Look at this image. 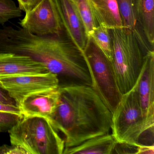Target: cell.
<instances>
[{"instance_id":"cell-24","label":"cell","mask_w":154,"mask_h":154,"mask_svg":"<svg viewBox=\"0 0 154 154\" xmlns=\"http://www.w3.org/2000/svg\"><path fill=\"white\" fill-rule=\"evenodd\" d=\"M154 145H139L137 154H154Z\"/></svg>"},{"instance_id":"cell-8","label":"cell","mask_w":154,"mask_h":154,"mask_svg":"<svg viewBox=\"0 0 154 154\" xmlns=\"http://www.w3.org/2000/svg\"><path fill=\"white\" fill-rule=\"evenodd\" d=\"M63 30L68 38L83 52L89 38L73 0H53Z\"/></svg>"},{"instance_id":"cell-4","label":"cell","mask_w":154,"mask_h":154,"mask_svg":"<svg viewBox=\"0 0 154 154\" xmlns=\"http://www.w3.org/2000/svg\"><path fill=\"white\" fill-rule=\"evenodd\" d=\"M11 145L27 154H63L65 141L51 119L22 117L8 131Z\"/></svg>"},{"instance_id":"cell-15","label":"cell","mask_w":154,"mask_h":154,"mask_svg":"<svg viewBox=\"0 0 154 154\" xmlns=\"http://www.w3.org/2000/svg\"><path fill=\"white\" fill-rule=\"evenodd\" d=\"M81 17L88 38L99 26L94 15L89 0H73Z\"/></svg>"},{"instance_id":"cell-21","label":"cell","mask_w":154,"mask_h":154,"mask_svg":"<svg viewBox=\"0 0 154 154\" xmlns=\"http://www.w3.org/2000/svg\"><path fill=\"white\" fill-rule=\"evenodd\" d=\"M0 154H27L26 152L17 146L3 145L0 146Z\"/></svg>"},{"instance_id":"cell-14","label":"cell","mask_w":154,"mask_h":154,"mask_svg":"<svg viewBox=\"0 0 154 154\" xmlns=\"http://www.w3.org/2000/svg\"><path fill=\"white\" fill-rule=\"evenodd\" d=\"M137 21L149 44H154V0H137Z\"/></svg>"},{"instance_id":"cell-17","label":"cell","mask_w":154,"mask_h":154,"mask_svg":"<svg viewBox=\"0 0 154 154\" xmlns=\"http://www.w3.org/2000/svg\"><path fill=\"white\" fill-rule=\"evenodd\" d=\"M90 37L93 39L97 46L106 57L111 61L112 48L109 29L104 26H98Z\"/></svg>"},{"instance_id":"cell-9","label":"cell","mask_w":154,"mask_h":154,"mask_svg":"<svg viewBox=\"0 0 154 154\" xmlns=\"http://www.w3.org/2000/svg\"><path fill=\"white\" fill-rule=\"evenodd\" d=\"M59 87L33 94L25 98L19 106L23 117L50 119L59 103Z\"/></svg>"},{"instance_id":"cell-12","label":"cell","mask_w":154,"mask_h":154,"mask_svg":"<svg viewBox=\"0 0 154 154\" xmlns=\"http://www.w3.org/2000/svg\"><path fill=\"white\" fill-rule=\"evenodd\" d=\"M117 141L109 133L92 138L75 146L65 148L63 154H113Z\"/></svg>"},{"instance_id":"cell-3","label":"cell","mask_w":154,"mask_h":154,"mask_svg":"<svg viewBox=\"0 0 154 154\" xmlns=\"http://www.w3.org/2000/svg\"><path fill=\"white\" fill-rule=\"evenodd\" d=\"M154 116L143 114L137 84L122 95L112 113V134L118 142L142 145L146 137L154 145Z\"/></svg>"},{"instance_id":"cell-19","label":"cell","mask_w":154,"mask_h":154,"mask_svg":"<svg viewBox=\"0 0 154 154\" xmlns=\"http://www.w3.org/2000/svg\"><path fill=\"white\" fill-rule=\"evenodd\" d=\"M22 117L15 113L0 111V133L8 131Z\"/></svg>"},{"instance_id":"cell-16","label":"cell","mask_w":154,"mask_h":154,"mask_svg":"<svg viewBox=\"0 0 154 154\" xmlns=\"http://www.w3.org/2000/svg\"><path fill=\"white\" fill-rule=\"evenodd\" d=\"M122 22V27L132 28L137 23V0H116Z\"/></svg>"},{"instance_id":"cell-13","label":"cell","mask_w":154,"mask_h":154,"mask_svg":"<svg viewBox=\"0 0 154 154\" xmlns=\"http://www.w3.org/2000/svg\"><path fill=\"white\" fill-rule=\"evenodd\" d=\"M89 2L99 26L109 29L122 27L116 0H89Z\"/></svg>"},{"instance_id":"cell-5","label":"cell","mask_w":154,"mask_h":154,"mask_svg":"<svg viewBox=\"0 0 154 154\" xmlns=\"http://www.w3.org/2000/svg\"><path fill=\"white\" fill-rule=\"evenodd\" d=\"M83 53L90 72L91 87L112 114L122 94L118 87L111 62L91 37Z\"/></svg>"},{"instance_id":"cell-11","label":"cell","mask_w":154,"mask_h":154,"mask_svg":"<svg viewBox=\"0 0 154 154\" xmlns=\"http://www.w3.org/2000/svg\"><path fill=\"white\" fill-rule=\"evenodd\" d=\"M136 84L143 114L154 116V51L147 55Z\"/></svg>"},{"instance_id":"cell-2","label":"cell","mask_w":154,"mask_h":154,"mask_svg":"<svg viewBox=\"0 0 154 154\" xmlns=\"http://www.w3.org/2000/svg\"><path fill=\"white\" fill-rule=\"evenodd\" d=\"M112 48L111 62L118 87L122 94L136 84L146 57L154 51L141 27L137 23L132 28L122 27L109 29Z\"/></svg>"},{"instance_id":"cell-10","label":"cell","mask_w":154,"mask_h":154,"mask_svg":"<svg viewBox=\"0 0 154 154\" xmlns=\"http://www.w3.org/2000/svg\"><path fill=\"white\" fill-rule=\"evenodd\" d=\"M48 72H49L43 64L27 56L0 52V77Z\"/></svg>"},{"instance_id":"cell-22","label":"cell","mask_w":154,"mask_h":154,"mask_svg":"<svg viewBox=\"0 0 154 154\" xmlns=\"http://www.w3.org/2000/svg\"><path fill=\"white\" fill-rule=\"evenodd\" d=\"M0 103L9 105H16L13 99L9 95L8 93L0 86Z\"/></svg>"},{"instance_id":"cell-6","label":"cell","mask_w":154,"mask_h":154,"mask_svg":"<svg viewBox=\"0 0 154 154\" xmlns=\"http://www.w3.org/2000/svg\"><path fill=\"white\" fill-rule=\"evenodd\" d=\"M0 86L8 93L18 107L27 96L39 92L57 89L60 81L50 72L0 77Z\"/></svg>"},{"instance_id":"cell-20","label":"cell","mask_w":154,"mask_h":154,"mask_svg":"<svg viewBox=\"0 0 154 154\" xmlns=\"http://www.w3.org/2000/svg\"><path fill=\"white\" fill-rule=\"evenodd\" d=\"M42 0H17L19 7L22 11L26 13L34 9Z\"/></svg>"},{"instance_id":"cell-1","label":"cell","mask_w":154,"mask_h":154,"mask_svg":"<svg viewBox=\"0 0 154 154\" xmlns=\"http://www.w3.org/2000/svg\"><path fill=\"white\" fill-rule=\"evenodd\" d=\"M59 89V103L50 119L63 138L65 148L109 133L112 113L91 86L68 85Z\"/></svg>"},{"instance_id":"cell-7","label":"cell","mask_w":154,"mask_h":154,"mask_svg":"<svg viewBox=\"0 0 154 154\" xmlns=\"http://www.w3.org/2000/svg\"><path fill=\"white\" fill-rule=\"evenodd\" d=\"M21 28L38 36L59 35L63 28L53 0H42L20 20Z\"/></svg>"},{"instance_id":"cell-18","label":"cell","mask_w":154,"mask_h":154,"mask_svg":"<svg viewBox=\"0 0 154 154\" xmlns=\"http://www.w3.org/2000/svg\"><path fill=\"white\" fill-rule=\"evenodd\" d=\"M22 11L13 0H0V25L22 17Z\"/></svg>"},{"instance_id":"cell-23","label":"cell","mask_w":154,"mask_h":154,"mask_svg":"<svg viewBox=\"0 0 154 154\" xmlns=\"http://www.w3.org/2000/svg\"><path fill=\"white\" fill-rule=\"evenodd\" d=\"M0 111L15 113L22 116L19 107L16 105H9L0 103Z\"/></svg>"}]
</instances>
